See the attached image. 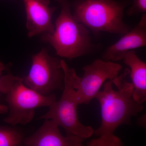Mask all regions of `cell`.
Listing matches in <instances>:
<instances>
[{
    "label": "cell",
    "instance_id": "9",
    "mask_svg": "<svg viewBox=\"0 0 146 146\" xmlns=\"http://www.w3.org/2000/svg\"><path fill=\"white\" fill-rule=\"evenodd\" d=\"M59 125L53 120L45 119L42 125L33 135L24 138L27 146H82L84 139L74 135L63 136Z\"/></svg>",
    "mask_w": 146,
    "mask_h": 146
},
{
    "label": "cell",
    "instance_id": "8",
    "mask_svg": "<svg viewBox=\"0 0 146 146\" xmlns=\"http://www.w3.org/2000/svg\"><path fill=\"white\" fill-rule=\"evenodd\" d=\"M23 2L28 37L53 33L55 27L52 17L57 7L50 6V0H23Z\"/></svg>",
    "mask_w": 146,
    "mask_h": 146
},
{
    "label": "cell",
    "instance_id": "11",
    "mask_svg": "<svg viewBox=\"0 0 146 146\" xmlns=\"http://www.w3.org/2000/svg\"><path fill=\"white\" fill-rule=\"evenodd\" d=\"M123 60L130 68L132 97L136 102L143 104L146 101V63L138 57L134 50L127 53Z\"/></svg>",
    "mask_w": 146,
    "mask_h": 146
},
{
    "label": "cell",
    "instance_id": "14",
    "mask_svg": "<svg viewBox=\"0 0 146 146\" xmlns=\"http://www.w3.org/2000/svg\"><path fill=\"white\" fill-rule=\"evenodd\" d=\"M5 66L0 60V87H1V78L3 71L5 70ZM8 108L7 106L2 104L0 102V114H5L8 112Z\"/></svg>",
    "mask_w": 146,
    "mask_h": 146
},
{
    "label": "cell",
    "instance_id": "10",
    "mask_svg": "<svg viewBox=\"0 0 146 146\" xmlns=\"http://www.w3.org/2000/svg\"><path fill=\"white\" fill-rule=\"evenodd\" d=\"M116 43L106 48L102 54V59L116 62L123 60L127 53L146 46V13L134 28L122 35Z\"/></svg>",
    "mask_w": 146,
    "mask_h": 146
},
{
    "label": "cell",
    "instance_id": "7",
    "mask_svg": "<svg viewBox=\"0 0 146 146\" xmlns=\"http://www.w3.org/2000/svg\"><path fill=\"white\" fill-rule=\"evenodd\" d=\"M121 70L119 63L102 59H96L84 66L83 76H79L76 86V97L79 104H89L105 81L117 78Z\"/></svg>",
    "mask_w": 146,
    "mask_h": 146
},
{
    "label": "cell",
    "instance_id": "4",
    "mask_svg": "<svg viewBox=\"0 0 146 146\" xmlns=\"http://www.w3.org/2000/svg\"><path fill=\"white\" fill-rule=\"evenodd\" d=\"M127 3L115 0H75L73 16L95 34L101 32L123 35L131 30L123 21Z\"/></svg>",
    "mask_w": 146,
    "mask_h": 146
},
{
    "label": "cell",
    "instance_id": "12",
    "mask_svg": "<svg viewBox=\"0 0 146 146\" xmlns=\"http://www.w3.org/2000/svg\"><path fill=\"white\" fill-rule=\"evenodd\" d=\"M24 138L14 128L0 126V146L22 145Z\"/></svg>",
    "mask_w": 146,
    "mask_h": 146
},
{
    "label": "cell",
    "instance_id": "15",
    "mask_svg": "<svg viewBox=\"0 0 146 146\" xmlns=\"http://www.w3.org/2000/svg\"><path fill=\"white\" fill-rule=\"evenodd\" d=\"M145 115H144L143 117H141V118H139V119L138 120L137 122L138 123V125H140L141 126L145 127V126H146V123H145V120L146 119Z\"/></svg>",
    "mask_w": 146,
    "mask_h": 146
},
{
    "label": "cell",
    "instance_id": "6",
    "mask_svg": "<svg viewBox=\"0 0 146 146\" xmlns=\"http://www.w3.org/2000/svg\"><path fill=\"white\" fill-rule=\"evenodd\" d=\"M65 74L61 60L50 55L43 48L32 56V65L28 74L23 77L24 84L44 96L64 89Z\"/></svg>",
    "mask_w": 146,
    "mask_h": 146
},
{
    "label": "cell",
    "instance_id": "5",
    "mask_svg": "<svg viewBox=\"0 0 146 146\" xmlns=\"http://www.w3.org/2000/svg\"><path fill=\"white\" fill-rule=\"evenodd\" d=\"M61 65L65 74L63 94L59 100L56 101L49 106L48 111L38 118L39 119H50L63 128L68 135H74L84 139L91 137L94 133L93 128L82 124L78 115L79 104L76 97V86L78 81L74 68H70L64 60Z\"/></svg>",
    "mask_w": 146,
    "mask_h": 146
},
{
    "label": "cell",
    "instance_id": "2",
    "mask_svg": "<svg viewBox=\"0 0 146 146\" xmlns=\"http://www.w3.org/2000/svg\"><path fill=\"white\" fill-rule=\"evenodd\" d=\"M61 10L52 34L44 33L42 39L54 48L56 54L69 59L91 52L94 48L89 29L77 21L71 10L69 0H54Z\"/></svg>",
    "mask_w": 146,
    "mask_h": 146
},
{
    "label": "cell",
    "instance_id": "3",
    "mask_svg": "<svg viewBox=\"0 0 146 146\" xmlns=\"http://www.w3.org/2000/svg\"><path fill=\"white\" fill-rule=\"evenodd\" d=\"M11 64L5 66L7 74L1 78L0 92L5 95L9 114L4 121L12 126L26 125L33 119L36 108L49 106L56 100L54 94L44 96L24 84L23 77L13 75Z\"/></svg>",
    "mask_w": 146,
    "mask_h": 146
},
{
    "label": "cell",
    "instance_id": "1",
    "mask_svg": "<svg viewBox=\"0 0 146 146\" xmlns=\"http://www.w3.org/2000/svg\"><path fill=\"white\" fill-rule=\"evenodd\" d=\"M127 71L122 74L117 90L113 89V82L109 80L104 85L103 90L99 91L95 98L100 105L102 122L94 133L98 138L87 143L89 146H121L122 142L114 133L119 127L130 125L131 119L143 111V104L136 102L132 97L133 87L131 84L124 79Z\"/></svg>",
    "mask_w": 146,
    "mask_h": 146
},
{
    "label": "cell",
    "instance_id": "13",
    "mask_svg": "<svg viewBox=\"0 0 146 146\" xmlns=\"http://www.w3.org/2000/svg\"><path fill=\"white\" fill-rule=\"evenodd\" d=\"M146 12V0H133V4L127 13L129 16H133Z\"/></svg>",
    "mask_w": 146,
    "mask_h": 146
}]
</instances>
